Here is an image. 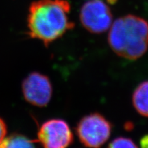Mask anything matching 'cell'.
<instances>
[{
    "mask_svg": "<svg viewBox=\"0 0 148 148\" xmlns=\"http://www.w3.org/2000/svg\"><path fill=\"white\" fill-rule=\"evenodd\" d=\"M71 5L67 0H37L29 5L28 34L47 46L73 29L69 19Z\"/></svg>",
    "mask_w": 148,
    "mask_h": 148,
    "instance_id": "obj_1",
    "label": "cell"
},
{
    "mask_svg": "<svg viewBox=\"0 0 148 148\" xmlns=\"http://www.w3.org/2000/svg\"><path fill=\"white\" fill-rule=\"evenodd\" d=\"M108 40L116 55L127 60H136L148 49V22L133 14L121 16L111 25Z\"/></svg>",
    "mask_w": 148,
    "mask_h": 148,
    "instance_id": "obj_2",
    "label": "cell"
},
{
    "mask_svg": "<svg viewBox=\"0 0 148 148\" xmlns=\"http://www.w3.org/2000/svg\"><path fill=\"white\" fill-rule=\"evenodd\" d=\"M112 125L99 113L84 116L77 125L76 133L83 145L88 147H99L108 140Z\"/></svg>",
    "mask_w": 148,
    "mask_h": 148,
    "instance_id": "obj_3",
    "label": "cell"
},
{
    "mask_svg": "<svg viewBox=\"0 0 148 148\" xmlns=\"http://www.w3.org/2000/svg\"><path fill=\"white\" fill-rule=\"evenodd\" d=\"M80 22L85 29L92 34H101L112 23L110 8L101 0H89L84 3L79 12Z\"/></svg>",
    "mask_w": 148,
    "mask_h": 148,
    "instance_id": "obj_4",
    "label": "cell"
},
{
    "mask_svg": "<svg viewBox=\"0 0 148 148\" xmlns=\"http://www.w3.org/2000/svg\"><path fill=\"white\" fill-rule=\"evenodd\" d=\"M37 137V142L46 148H64L73 141V134L69 125L61 119L44 122L38 129Z\"/></svg>",
    "mask_w": 148,
    "mask_h": 148,
    "instance_id": "obj_5",
    "label": "cell"
},
{
    "mask_svg": "<svg viewBox=\"0 0 148 148\" xmlns=\"http://www.w3.org/2000/svg\"><path fill=\"white\" fill-rule=\"evenodd\" d=\"M52 91V85L49 77L38 72L29 73L22 83L24 98L35 106H47L51 100Z\"/></svg>",
    "mask_w": 148,
    "mask_h": 148,
    "instance_id": "obj_6",
    "label": "cell"
},
{
    "mask_svg": "<svg viewBox=\"0 0 148 148\" xmlns=\"http://www.w3.org/2000/svg\"><path fill=\"white\" fill-rule=\"evenodd\" d=\"M132 103L140 115L148 117V80L140 83L134 90Z\"/></svg>",
    "mask_w": 148,
    "mask_h": 148,
    "instance_id": "obj_7",
    "label": "cell"
},
{
    "mask_svg": "<svg viewBox=\"0 0 148 148\" xmlns=\"http://www.w3.org/2000/svg\"><path fill=\"white\" fill-rule=\"evenodd\" d=\"M35 143L37 141L29 139L23 135L14 134L8 137L5 136L0 147H34Z\"/></svg>",
    "mask_w": 148,
    "mask_h": 148,
    "instance_id": "obj_8",
    "label": "cell"
},
{
    "mask_svg": "<svg viewBox=\"0 0 148 148\" xmlns=\"http://www.w3.org/2000/svg\"><path fill=\"white\" fill-rule=\"evenodd\" d=\"M108 147L111 148L115 147H136L137 145L134 143L132 139L125 137H118L112 140L108 144Z\"/></svg>",
    "mask_w": 148,
    "mask_h": 148,
    "instance_id": "obj_9",
    "label": "cell"
},
{
    "mask_svg": "<svg viewBox=\"0 0 148 148\" xmlns=\"http://www.w3.org/2000/svg\"><path fill=\"white\" fill-rule=\"evenodd\" d=\"M7 133V126L3 120L0 118V145L2 143Z\"/></svg>",
    "mask_w": 148,
    "mask_h": 148,
    "instance_id": "obj_10",
    "label": "cell"
},
{
    "mask_svg": "<svg viewBox=\"0 0 148 148\" xmlns=\"http://www.w3.org/2000/svg\"><path fill=\"white\" fill-rule=\"evenodd\" d=\"M140 146L143 148H148V134L143 136L140 140Z\"/></svg>",
    "mask_w": 148,
    "mask_h": 148,
    "instance_id": "obj_11",
    "label": "cell"
},
{
    "mask_svg": "<svg viewBox=\"0 0 148 148\" xmlns=\"http://www.w3.org/2000/svg\"><path fill=\"white\" fill-rule=\"evenodd\" d=\"M117 0H106V1L110 4H114L116 2Z\"/></svg>",
    "mask_w": 148,
    "mask_h": 148,
    "instance_id": "obj_12",
    "label": "cell"
}]
</instances>
